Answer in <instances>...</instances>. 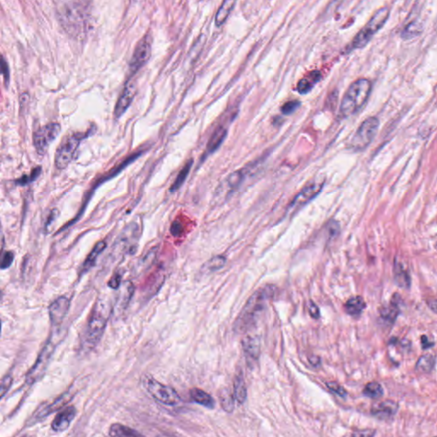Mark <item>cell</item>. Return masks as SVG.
Returning a JSON list of instances; mask_svg holds the SVG:
<instances>
[{
  "label": "cell",
  "mask_w": 437,
  "mask_h": 437,
  "mask_svg": "<svg viewBox=\"0 0 437 437\" xmlns=\"http://www.w3.org/2000/svg\"><path fill=\"white\" fill-rule=\"evenodd\" d=\"M90 3L82 1L57 3V16L67 34L79 37L85 34L90 21Z\"/></svg>",
  "instance_id": "cell-1"
},
{
  "label": "cell",
  "mask_w": 437,
  "mask_h": 437,
  "mask_svg": "<svg viewBox=\"0 0 437 437\" xmlns=\"http://www.w3.org/2000/svg\"><path fill=\"white\" fill-rule=\"evenodd\" d=\"M274 285H265L258 289L245 303L234 323V331L237 333L247 332L256 324L268 303L274 295Z\"/></svg>",
  "instance_id": "cell-2"
},
{
  "label": "cell",
  "mask_w": 437,
  "mask_h": 437,
  "mask_svg": "<svg viewBox=\"0 0 437 437\" xmlns=\"http://www.w3.org/2000/svg\"><path fill=\"white\" fill-rule=\"evenodd\" d=\"M109 308L104 302H98L90 316L88 324L82 335L81 349L85 353L91 352L99 344L105 331L109 317Z\"/></svg>",
  "instance_id": "cell-3"
},
{
  "label": "cell",
  "mask_w": 437,
  "mask_h": 437,
  "mask_svg": "<svg viewBox=\"0 0 437 437\" xmlns=\"http://www.w3.org/2000/svg\"><path fill=\"white\" fill-rule=\"evenodd\" d=\"M371 92L372 83L369 80L361 78L353 82L342 98L340 115L344 118L354 115L366 104Z\"/></svg>",
  "instance_id": "cell-4"
},
{
  "label": "cell",
  "mask_w": 437,
  "mask_h": 437,
  "mask_svg": "<svg viewBox=\"0 0 437 437\" xmlns=\"http://www.w3.org/2000/svg\"><path fill=\"white\" fill-rule=\"evenodd\" d=\"M91 132L92 129H89L86 132H75L63 138L55 154V166L58 169H64L74 161L81 143L88 138Z\"/></svg>",
  "instance_id": "cell-5"
},
{
  "label": "cell",
  "mask_w": 437,
  "mask_h": 437,
  "mask_svg": "<svg viewBox=\"0 0 437 437\" xmlns=\"http://www.w3.org/2000/svg\"><path fill=\"white\" fill-rule=\"evenodd\" d=\"M390 16V9L388 7H382L376 10L366 26L359 31L355 37L354 38L349 46V51L360 49L369 43L372 38L376 34L379 29L383 27Z\"/></svg>",
  "instance_id": "cell-6"
},
{
  "label": "cell",
  "mask_w": 437,
  "mask_h": 437,
  "mask_svg": "<svg viewBox=\"0 0 437 437\" xmlns=\"http://www.w3.org/2000/svg\"><path fill=\"white\" fill-rule=\"evenodd\" d=\"M143 385L146 391L160 403L166 406H177L181 401L176 390L172 387L160 383L153 376L149 375L144 376Z\"/></svg>",
  "instance_id": "cell-7"
},
{
  "label": "cell",
  "mask_w": 437,
  "mask_h": 437,
  "mask_svg": "<svg viewBox=\"0 0 437 437\" xmlns=\"http://www.w3.org/2000/svg\"><path fill=\"white\" fill-rule=\"evenodd\" d=\"M379 127V121L375 116L366 119L357 129L349 143L350 148L354 151H361L367 148L376 136Z\"/></svg>",
  "instance_id": "cell-8"
},
{
  "label": "cell",
  "mask_w": 437,
  "mask_h": 437,
  "mask_svg": "<svg viewBox=\"0 0 437 437\" xmlns=\"http://www.w3.org/2000/svg\"><path fill=\"white\" fill-rule=\"evenodd\" d=\"M57 344L56 342L50 338L38 356L34 366L29 370L26 376V383L27 384H34L44 376L45 371L47 369L48 365L51 361V357L54 354Z\"/></svg>",
  "instance_id": "cell-9"
},
{
  "label": "cell",
  "mask_w": 437,
  "mask_h": 437,
  "mask_svg": "<svg viewBox=\"0 0 437 437\" xmlns=\"http://www.w3.org/2000/svg\"><path fill=\"white\" fill-rule=\"evenodd\" d=\"M61 132L58 123H49L34 132V146L39 155H44Z\"/></svg>",
  "instance_id": "cell-10"
},
{
  "label": "cell",
  "mask_w": 437,
  "mask_h": 437,
  "mask_svg": "<svg viewBox=\"0 0 437 437\" xmlns=\"http://www.w3.org/2000/svg\"><path fill=\"white\" fill-rule=\"evenodd\" d=\"M151 36L146 34L136 45L135 50L129 62V72L131 76L135 75L149 61L151 55Z\"/></svg>",
  "instance_id": "cell-11"
},
{
  "label": "cell",
  "mask_w": 437,
  "mask_h": 437,
  "mask_svg": "<svg viewBox=\"0 0 437 437\" xmlns=\"http://www.w3.org/2000/svg\"><path fill=\"white\" fill-rule=\"evenodd\" d=\"M324 185H325V180L320 179V178H318V179H315V180H312L311 182H309L307 186L304 187V188H302V190L291 201V203L288 208L289 212L298 210L299 208H301L306 204H309L310 201H312L313 198H315L320 193V191L322 190L323 187H324Z\"/></svg>",
  "instance_id": "cell-12"
},
{
  "label": "cell",
  "mask_w": 437,
  "mask_h": 437,
  "mask_svg": "<svg viewBox=\"0 0 437 437\" xmlns=\"http://www.w3.org/2000/svg\"><path fill=\"white\" fill-rule=\"evenodd\" d=\"M75 390L76 389L75 388L70 389L61 395L60 396L58 397L57 399H55L52 402L44 404L42 407H40L31 417L29 423L31 424H35V423L44 419V417H47L55 412L62 408L66 404L68 403L73 399V397L75 395Z\"/></svg>",
  "instance_id": "cell-13"
},
{
  "label": "cell",
  "mask_w": 437,
  "mask_h": 437,
  "mask_svg": "<svg viewBox=\"0 0 437 437\" xmlns=\"http://www.w3.org/2000/svg\"><path fill=\"white\" fill-rule=\"evenodd\" d=\"M139 225L132 222L122 230L119 236L118 240L115 242V250H119L123 254H132L135 251L136 245L139 241L140 232Z\"/></svg>",
  "instance_id": "cell-14"
},
{
  "label": "cell",
  "mask_w": 437,
  "mask_h": 437,
  "mask_svg": "<svg viewBox=\"0 0 437 437\" xmlns=\"http://www.w3.org/2000/svg\"><path fill=\"white\" fill-rule=\"evenodd\" d=\"M136 92H137L136 83L132 82V79L130 78L128 82L125 83L122 94L120 96V98L115 104L114 116L116 120L121 118L122 115L127 110L129 106L131 105L132 100L135 97Z\"/></svg>",
  "instance_id": "cell-15"
},
{
  "label": "cell",
  "mask_w": 437,
  "mask_h": 437,
  "mask_svg": "<svg viewBox=\"0 0 437 437\" xmlns=\"http://www.w3.org/2000/svg\"><path fill=\"white\" fill-rule=\"evenodd\" d=\"M399 410V404L392 400H384L373 404L371 414L379 420L392 419Z\"/></svg>",
  "instance_id": "cell-16"
},
{
  "label": "cell",
  "mask_w": 437,
  "mask_h": 437,
  "mask_svg": "<svg viewBox=\"0 0 437 437\" xmlns=\"http://www.w3.org/2000/svg\"><path fill=\"white\" fill-rule=\"evenodd\" d=\"M70 308V301L66 296H60L56 299L49 307V316L53 326H59L68 314Z\"/></svg>",
  "instance_id": "cell-17"
},
{
  "label": "cell",
  "mask_w": 437,
  "mask_h": 437,
  "mask_svg": "<svg viewBox=\"0 0 437 437\" xmlns=\"http://www.w3.org/2000/svg\"><path fill=\"white\" fill-rule=\"evenodd\" d=\"M244 355L247 362L251 365L257 361L261 354V341L255 335H247L242 341Z\"/></svg>",
  "instance_id": "cell-18"
},
{
  "label": "cell",
  "mask_w": 437,
  "mask_h": 437,
  "mask_svg": "<svg viewBox=\"0 0 437 437\" xmlns=\"http://www.w3.org/2000/svg\"><path fill=\"white\" fill-rule=\"evenodd\" d=\"M76 414V409L75 407H66L65 409L61 411L59 414L56 416L52 423H51V428L53 431L56 432H62L68 429L72 421L74 420Z\"/></svg>",
  "instance_id": "cell-19"
},
{
  "label": "cell",
  "mask_w": 437,
  "mask_h": 437,
  "mask_svg": "<svg viewBox=\"0 0 437 437\" xmlns=\"http://www.w3.org/2000/svg\"><path fill=\"white\" fill-rule=\"evenodd\" d=\"M134 293V286L131 282H125L123 284L122 291L119 293L118 298L115 302V310L122 312L127 307Z\"/></svg>",
  "instance_id": "cell-20"
},
{
  "label": "cell",
  "mask_w": 437,
  "mask_h": 437,
  "mask_svg": "<svg viewBox=\"0 0 437 437\" xmlns=\"http://www.w3.org/2000/svg\"><path fill=\"white\" fill-rule=\"evenodd\" d=\"M106 249V243L104 241H100L98 244H96L94 248L92 249V251L90 252L88 256L86 257L84 263L82 265L81 268V276L86 273L87 271H90L92 269V267H94L96 264V261L98 260L99 255L102 254L104 250Z\"/></svg>",
  "instance_id": "cell-21"
},
{
  "label": "cell",
  "mask_w": 437,
  "mask_h": 437,
  "mask_svg": "<svg viewBox=\"0 0 437 437\" xmlns=\"http://www.w3.org/2000/svg\"><path fill=\"white\" fill-rule=\"evenodd\" d=\"M321 74L319 70H313L310 73V75L303 77L299 81L297 84V91L300 94H307L309 93L312 87L320 81Z\"/></svg>",
  "instance_id": "cell-22"
},
{
  "label": "cell",
  "mask_w": 437,
  "mask_h": 437,
  "mask_svg": "<svg viewBox=\"0 0 437 437\" xmlns=\"http://www.w3.org/2000/svg\"><path fill=\"white\" fill-rule=\"evenodd\" d=\"M344 308L348 314L353 317H357L360 315L363 310L366 309V302L361 296H354L347 301Z\"/></svg>",
  "instance_id": "cell-23"
},
{
  "label": "cell",
  "mask_w": 437,
  "mask_h": 437,
  "mask_svg": "<svg viewBox=\"0 0 437 437\" xmlns=\"http://www.w3.org/2000/svg\"><path fill=\"white\" fill-rule=\"evenodd\" d=\"M244 177H245V173H244V170H238L234 173H230L224 182L223 190H226L227 193H230L234 190H237V188L240 187L241 184L243 183Z\"/></svg>",
  "instance_id": "cell-24"
},
{
  "label": "cell",
  "mask_w": 437,
  "mask_h": 437,
  "mask_svg": "<svg viewBox=\"0 0 437 437\" xmlns=\"http://www.w3.org/2000/svg\"><path fill=\"white\" fill-rule=\"evenodd\" d=\"M236 3H237L236 1H230V0L224 1L223 3H221L217 13L215 15V18H214L215 25L218 27L222 26L226 22V21L230 16V12L233 10Z\"/></svg>",
  "instance_id": "cell-25"
},
{
  "label": "cell",
  "mask_w": 437,
  "mask_h": 437,
  "mask_svg": "<svg viewBox=\"0 0 437 437\" xmlns=\"http://www.w3.org/2000/svg\"><path fill=\"white\" fill-rule=\"evenodd\" d=\"M109 435L111 437H145L132 428L123 424H112L109 428Z\"/></svg>",
  "instance_id": "cell-26"
},
{
  "label": "cell",
  "mask_w": 437,
  "mask_h": 437,
  "mask_svg": "<svg viewBox=\"0 0 437 437\" xmlns=\"http://www.w3.org/2000/svg\"><path fill=\"white\" fill-rule=\"evenodd\" d=\"M190 395L191 399L197 404H200L202 406L208 407V408H211V409L214 408V399L207 392H205L200 389H192L190 390Z\"/></svg>",
  "instance_id": "cell-27"
},
{
  "label": "cell",
  "mask_w": 437,
  "mask_h": 437,
  "mask_svg": "<svg viewBox=\"0 0 437 437\" xmlns=\"http://www.w3.org/2000/svg\"><path fill=\"white\" fill-rule=\"evenodd\" d=\"M436 362H437L436 356L431 354H426L417 359L415 369L421 373H430L434 369Z\"/></svg>",
  "instance_id": "cell-28"
},
{
  "label": "cell",
  "mask_w": 437,
  "mask_h": 437,
  "mask_svg": "<svg viewBox=\"0 0 437 437\" xmlns=\"http://www.w3.org/2000/svg\"><path fill=\"white\" fill-rule=\"evenodd\" d=\"M227 134V130L223 126H219L211 136L208 143L207 150L208 153H213L220 147Z\"/></svg>",
  "instance_id": "cell-29"
},
{
  "label": "cell",
  "mask_w": 437,
  "mask_h": 437,
  "mask_svg": "<svg viewBox=\"0 0 437 437\" xmlns=\"http://www.w3.org/2000/svg\"><path fill=\"white\" fill-rule=\"evenodd\" d=\"M234 398L239 404H244L247 399V388L242 376H236L234 381Z\"/></svg>",
  "instance_id": "cell-30"
},
{
  "label": "cell",
  "mask_w": 437,
  "mask_h": 437,
  "mask_svg": "<svg viewBox=\"0 0 437 437\" xmlns=\"http://www.w3.org/2000/svg\"><path fill=\"white\" fill-rule=\"evenodd\" d=\"M363 395L370 399L378 400L383 396L384 390H383V386L379 383L370 382L364 388Z\"/></svg>",
  "instance_id": "cell-31"
},
{
  "label": "cell",
  "mask_w": 437,
  "mask_h": 437,
  "mask_svg": "<svg viewBox=\"0 0 437 437\" xmlns=\"http://www.w3.org/2000/svg\"><path fill=\"white\" fill-rule=\"evenodd\" d=\"M394 274H395V280L396 282L397 285H399L401 288H409L410 286V278L407 274V271L404 270L401 265L399 263H395V270H394Z\"/></svg>",
  "instance_id": "cell-32"
},
{
  "label": "cell",
  "mask_w": 437,
  "mask_h": 437,
  "mask_svg": "<svg viewBox=\"0 0 437 437\" xmlns=\"http://www.w3.org/2000/svg\"><path fill=\"white\" fill-rule=\"evenodd\" d=\"M192 163H193V161L190 160L189 162H187L186 163V165L183 166V168L180 170V173L177 176L176 180H174L172 187H170V191L171 192L176 191V190L180 189V187L183 186L184 182L186 181L188 174L190 173V168L192 166Z\"/></svg>",
  "instance_id": "cell-33"
},
{
  "label": "cell",
  "mask_w": 437,
  "mask_h": 437,
  "mask_svg": "<svg viewBox=\"0 0 437 437\" xmlns=\"http://www.w3.org/2000/svg\"><path fill=\"white\" fill-rule=\"evenodd\" d=\"M234 395L230 394L229 390L225 389L221 390L220 395V404L223 410L227 413H232L235 407L234 404Z\"/></svg>",
  "instance_id": "cell-34"
},
{
  "label": "cell",
  "mask_w": 437,
  "mask_h": 437,
  "mask_svg": "<svg viewBox=\"0 0 437 437\" xmlns=\"http://www.w3.org/2000/svg\"><path fill=\"white\" fill-rule=\"evenodd\" d=\"M395 302H394V300L392 299V301H391V303H390V305L388 306L387 308H384V309L381 311V316H382V318L384 319H386L388 321H391V322H394L395 319H396L397 315H398V313H399V305H398V302H397V300L395 297Z\"/></svg>",
  "instance_id": "cell-35"
},
{
  "label": "cell",
  "mask_w": 437,
  "mask_h": 437,
  "mask_svg": "<svg viewBox=\"0 0 437 437\" xmlns=\"http://www.w3.org/2000/svg\"><path fill=\"white\" fill-rule=\"evenodd\" d=\"M156 256V250H152L149 251L148 254H146L144 257L139 261L138 264V271H145L152 266Z\"/></svg>",
  "instance_id": "cell-36"
},
{
  "label": "cell",
  "mask_w": 437,
  "mask_h": 437,
  "mask_svg": "<svg viewBox=\"0 0 437 437\" xmlns=\"http://www.w3.org/2000/svg\"><path fill=\"white\" fill-rule=\"evenodd\" d=\"M41 166H36V167H34V169L31 171L30 174L24 175L20 179L16 180V184H17V186H21V187L27 186L28 184L34 182V180H37L39 176L41 175Z\"/></svg>",
  "instance_id": "cell-37"
},
{
  "label": "cell",
  "mask_w": 437,
  "mask_h": 437,
  "mask_svg": "<svg viewBox=\"0 0 437 437\" xmlns=\"http://www.w3.org/2000/svg\"><path fill=\"white\" fill-rule=\"evenodd\" d=\"M226 258L222 255H216L214 257L211 258L209 261H208L205 267L206 269L209 271H217L220 270V268H223L226 264Z\"/></svg>",
  "instance_id": "cell-38"
},
{
  "label": "cell",
  "mask_w": 437,
  "mask_h": 437,
  "mask_svg": "<svg viewBox=\"0 0 437 437\" xmlns=\"http://www.w3.org/2000/svg\"><path fill=\"white\" fill-rule=\"evenodd\" d=\"M326 386L328 387L329 390H331L332 392L338 396L342 397V398H345L347 396V395H348L345 389L342 385H340L339 383H335V382H329V383H326Z\"/></svg>",
  "instance_id": "cell-39"
},
{
  "label": "cell",
  "mask_w": 437,
  "mask_h": 437,
  "mask_svg": "<svg viewBox=\"0 0 437 437\" xmlns=\"http://www.w3.org/2000/svg\"><path fill=\"white\" fill-rule=\"evenodd\" d=\"M301 105V103L297 100H293V101H289L285 103L284 105L281 107V111L285 115H291L292 113L298 109L299 106Z\"/></svg>",
  "instance_id": "cell-40"
},
{
  "label": "cell",
  "mask_w": 437,
  "mask_h": 437,
  "mask_svg": "<svg viewBox=\"0 0 437 437\" xmlns=\"http://www.w3.org/2000/svg\"><path fill=\"white\" fill-rule=\"evenodd\" d=\"M418 29H420V26L417 22H412L405 28V30L402 33V36L407 38V39L414 37L415 35H417Z\"/></svg>",
  "instance_id": "cell-41"
},
{
  "label": "cell",
  "mask_w": 437,
  "mask_h": 437,
  "mask_svg": "<svg viewBox=\"0 0 437 437\" xmlns=\"http://www.w3.org/2000/svg\"><path fill=\"white\" fill-rule=\"evenodd\" d=\"M1 73L3 75L4 84L7 86L10 82V68H9V64L3 56H2V58H1Z\"/></svg>",
  "instance_id": "cell-42"
},
{
  "label": "cell",
  "mask_w": 437,
  "mask_h": 437,
  "mask_svg": "<svg viewBox=\"0 0 437 437\" xmlns=\"http://www.w3.org/2000/svg\"><path fill=\"white\" fill-rule=\"evenodd\" d=\"M14 254L11 251H6L2 256V261H1V269L5 270L7 268H10V266L13 263Z\"/></svg>",
  "instance_id": "cell-43"
},
{
  "label": "cell",
  "mask_w": 437,
  "mask_h": 437,
  "mask_svg": "<svg viewBox=\"0 0 437 437\" xmlns=\"http://www.w3.org/2000/svg\"><path fill=\"white\" fill-rule=\"evenodd\" d=\"M376 433V430H373V429L359 430V431H354L352 437H374Z\"/></svg>",
  "instance_id": "cell-44"
},
{
  "label": "cell",
  "mask_w": 437,
  "mask_h": 437,
  "mask_svg": "<svg viewBox=\"0 0 437 437\" xmlns=\"http://www.w3.org/2000/svg\"><path fill=\"white\" fill-rule=\"evenodd\" d=\"M12 376H6L1 382V398H3L11 386Z\"/></svg>",
  "instance_id": "cell-45"
},
{
  "label": "cell",
  "mask_w": 437,
  "mask_h": 437,
  "mask_svg": "<svg viewBox=\"0 0 437 437\" xmlns=\"http://www.w3.org/2000/svg\"><path fill=\"white\" fill-rule=\"evenodd\" d=\"M122 281V275L119 274V273H115V274L113 275V277L110 278V280L109 281V288L113 289V290H117V289L121 287Z\"/></svg>",
  "instance_id": "cell-46"
},
{
  "label": "cell",
  "mask_w": 437,
  "mask_h": 437,
  "mask_svg": "<svg viewBox=\"0 0 437 437\" xmlns=\"http://www.w3.org/2000/svg\"><path fill=\"white\" fill-rule=\"evenodd\" d=\"M170 231H171V233H172V235L174 236V237L180 236V234L182 233V231H183V226H182V224L180 223V221H174V222L172 224V227H171Z\"/></svg>",
  "instance_id": "cell-47"
},
{
  "label": "cell",
  "mask_w": 437,
  "mask_h": 437,
  "mask_svg": "<svg viewBox=\"0 0 437 437\" xmlns=\"http://www.w3.org/2000/svg\"><path fill=\"white\" fill-rule=\"evenodd\" d=\"M309 311L310 315L312 316L313 319H319L320 316V312L318 306L316 305L314 302H311L309 304Z\"/></svg>",
  "instance_id": "cell-48"
},
{
  "label": "cell",
  "mask_w": 437,
  "mask_h": 437,
  "mask_svg": "<svg viewBox=\"0 0 437 437\" xmlns=\"http://www.w3.org/2000/svg\"><path fill=\"white\" fill-rule=\"evenodd\" d=\"M421 343H422V348L423 349H428L434 346V342H431L429 339L427 338L426 335H423L421 337Z\"/></svg>",
  "instance_id": "cell-49"
},
{
  "label": "cell",
  "mask_w": 437,
  "mask_h": 437,
  "mask_svg": "<svg viewBox=\"0 0 437 437\" xmlns=\"http://www.w3.org/2000/svg\"><path fill=\"white\" fill-rule=\"evenodd\" d=\"M58 211L56 210V209L52 211L51 215L49 216V220H48L47 223H46V226H45V228H46L47 230L51 224L53 223V221H55L56 219H57V217H58Z\"/></svg>",
  "instance_id": "cell-50"
},
{
  "label": "cell",
  "mask_w": 437,
  "mask_h": 437,
  "mask_svg": "<svg viewBox=\"0 0 437 437\" xmlns=\"http://www.w3.org/2000/svg\"><path fill=\"white\" fill-rule=\"evenodd\" d=\"M309 361L313 366H318L320 364V359L318 356H311L309 358Z\"/></svg>",
  "instance_id": "cell-51"
},
{
  "label": "cell",
  "mask_w": 437,
  "mask_h": 437,
  "mask_svg": "<svg viewBox=\"0 0 437 437\" xmlns=\"http://www.w3.org/2000/svg\"><path fill=\"white\" fill-rule=\"evenodd\" d=\"M429 307L433 312L437 313V299L431 300V302H429Z\"/></svg>",
  "instance_id": "cell-52"
},
{
  "label": "cell",
  "mask_w": 437,
  "mask_h": 437,
  "mask_svg": "<svg viewBox=\"0 0 437 437\" xmlns=\"http://www.w3.org/2000/svg\"></svg>",
  "instance_id": "cell-53"
},
{
  "label": "cell",
  "mask_w": 437,
  "mask_h": 437,
  "mask_svg": "<svg viewBox=\"0 0 437 437\" xmlns=\"http://www.w3.org/2000/svg\"></svg>",
  "instance_id": "cell-54"
}]
</instances>
